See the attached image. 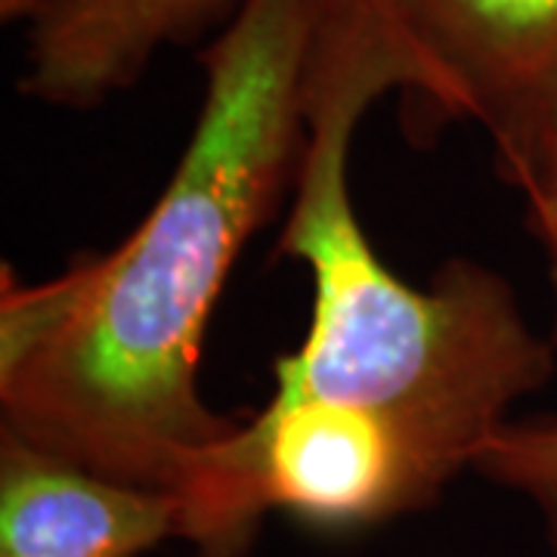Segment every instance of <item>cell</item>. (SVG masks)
Wrapping results in <instances>:
<instances>
[{
	"label": "cell",
	"mask_w": 557,
	"mask_h": 557,
	"mask_svg": "<svg viewBox=\"0 0 557 557\" xmlns=\"http://www.w3.org/2000/svg\"><path fill=\"white\" fill-rule=\"evenodd\" d=\"M329 0H245L199 50L201 106L137 226L44 282L3 270L0 434L177 493L239 418L205 403V329L245 245L292 199Z\"/></svg>",
	"instance_id": "6da1fadb"
},
{
	"label": "cell",
	"mask_w": 557,
	"mask_h": 557,
	"mask_svg": "<svg viewBox=\"0 0 557 557\" xmlns=\"http://www.w3.org/2000/svg\"><path fill=\"white\" fill-rule=\"evenodd\" d=\"M399 90L375 28L347 0H329L278 236V255L310 273L313 310L298 350L273 366L270 399L379 418L474 471L511 409L552 381L555 347L493 267L453 258L418 288L379 258L350 196V152L366 112Z\"/></svg>",
	"instance_id": "7a4b0ae2"
},
{
	"label": "cell",
	"mask_w": 557,
	"mask_h": 557,
	"mask_svg": "<svg viewBox=\"0 0 557 557\" xmlns=\"http://www.w3.org/2000/svg\"><path fill=\"white\" fill-rule=\"evenodd\" d=\"M375 28L418 119L468 121L515 183L557 121V0H347Z\"/></svg>",
	"instance_id": "3957f363"
},
{
	"label": "cell",
	"mask_w": 557,
	"mask_h": 557,
	"mask_svg": "<svg viewBox=\"0 0 557 557\" xmlns=\"http://www.w3.org/2000/svg\"><path fill=\"white\" fill-rule=\"evenodd\" d=\"M245 0H0L25 28L20 94L87 112L131 90L164 50L211 40Z\"/></svg>",
	"instance_id": "277c9868"
},
{
	"label": "cell",
	"mask_w": 557,
	"mask_h": 557,
	"mask_svg": "<svg viewBox=\"0 0 557 557\" xmlns=\"http://www.w3.org/2000/svg\"><path fill=\"white\" fill-rule=\"evenodd\" d=\"M171 539L180 542L174 493L0 434V557H143Z\"/></svg>",
	"instance_id": "5b68a950"
},
{
	"label": "cell",
	"mask_w": 557,
	"mask_h": 557,
	"mask_svg": "<svg viewBox=\"0 0 557 557\" xmlns=\"http://www.w3.org/2000/svg\"><path fill=\"white\" fill-rule=\"evenodd\" d=\"M474 474L523 498L542 523L548 555L557 557V416L511 418L483 446Z\"/></svg>",
	"instance_id": "8992f818"
},
{
	"label": "cell",
	"mask_w": 557,
	"mask_h": 557,
	"mask_svg": "<svg viewBox=\"0 0 557 557\" xmlns=\"http://www.w3.org/2000/svg\"><path fill=\"white\" fill-rule=\"evenodd\" d=\"M511 186H518L523 196V220L545 258L548 282L557 298V121L539 139Z\"/></svg>",
	"instance_id": "52a82bcc"
}]
</instances>
